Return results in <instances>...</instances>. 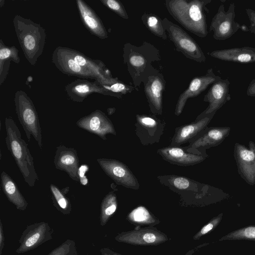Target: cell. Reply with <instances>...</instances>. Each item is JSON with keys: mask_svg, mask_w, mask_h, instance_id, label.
Instances as JSON below:
<instances>
[{"mask_svg": "<svg viewBox=\"0 0 255 255\" xmlns=\"http://www.w3.org/2000/svg\"><path fill=\"white\" fill-rule=\"evenodd\" d=\"M123 57L134 89L137 91L141 84L157 71L152 63L161 60L158 49L147 41H143L138 46L129 42L125 43Z\"/></svg>", "mask_w": 255, "mask_h": 255, "instance_id": "6da1fadb", "label": "cell"}, {"mask_svg": "<svg viewBox=\"0 0 255 255\" xmlns=\"http://www.w3.org/2000/svg\"><path fill=\"white\" fill-rule=\"evenodd\" d=\"M211 0H166L165 6L171 16L186 29L203 38L208 34L206 5Z\"/></svg>", "mask_w": 255, "mask_h": 255, "instance_id": "7a4b0ae2", "label": "cell"}, {"mask_svg": "<svg viewBox=\"0 0 255 255\" xmlns=\"http://www.w3.org/2000/svg\"><path fill=\"white\" fill-rule=\"evenodd\" d=\"M5 141L7 150L13 157L24 181L28 186L33 187L38 180V176L28 144L22 138L20 131L11 117L5 118Z\"/></svg>", "mask_w": 255, "mask_h": 255, "instance_id": "3957f363", "label": "cell"}, {"mask_svg": "<svg viewBox=\"0 0 255 255\" xmlns=\"http://www.w3.org/2000/svg\"><path fill=\"white\" fill-rule=\"evenodd\" d=\"M12 22L24 56L31 65H35L44 50L46 37L45 29L18 14L14 15Z\"/></svg>", "mask_w": 255, "mask_h": 255, "instance_id": "277c9868", "label": "cell"}, {"mask_svg": "<svg viewBox=\"0 0 255 255\" xmlns=\"http://www.w3.org/2000/svg\"><path fill=\"white\" fill-rule=\"evenodd\" d=\"M15 111L19 123L30 141L31 136L42 149V132L36 108L28 95L22 90L17 91L14 98Z\"/></svg>", "mask_w": 255, "mask_h": 255, "instance_id": "5b68a950", "label": "cell"}, {"mask_svg": "<svg viewBox=\"0 0 255 255\" xmlns=\"http://www.w3.org/2000/svg\"><path fill=\"white\" fill-rule=\"evenodd\" d=\"M161 22L169 39L178 52L182 53L186 58L199 63L206 61L201 48L186 31L166 17L163 18Z\"/></svg>", "mask_w": 255, "mask_h": 255, "instance_id": "8992f818", "label": "cell"}, {"mask_svg": "<svg viewBox=\"0 0 255 255\" xmlns=\"http://www.w3.org/2000/svg\"><path fill=\"white\" fill-rule=\"evenodd\" d=\"M236 5L230 4L227 11L223 3L220 4L213 17L209 27L213 32V38L217 40H224L230 38L240 28V24L235 20Z\"/></svg>", "mask_w": 255, "mask_h": 255, "instance_id": "52a82bcc", "label": "cell"}, {"mask_svg": "<svg viewBox=\"0 0 255 255\" xmlns=\"http://www.w3.org/2000/svg\"><path fill=\"white\" fill-rule=\"evenodd\" d=\"M116 241L135 246H157L169 240L168 236L154 226L136 227L134 229L119 233Z\"/></svg>", "mask_w": 255, "mask_h": 255, "instance_id": "ba28073f", "label": "cell"}, {"mask_svg": "<svg viewBox=\"0 0 255 255\" xmlns=\"http://www.w3.org/2000/svg\"><path fill=\"white\" fill-rule=\"evenodd\" d=\"M53 230L45 222L35 223L27 225L18 241L19 246L17 254H23L33 250L52 239Z\"/></svg>", "mask_w": 255, "mask_h": 255, "instance_id": "9c48e42d", "label": "cell"}, {"mask_svg": "<svg viewBox=\"0 0 255 255\" xmlns=\"http://www.w3.org/2000/svg\"><path fill=\"white\" fill-rule=\"evenodd\" d=\"M234 156L238 172L242 178L250 185L255 184V143L252 140L248 147L238 142L235 143Z\"/></svg>", "mask_w": 255, "mask_h": 255, "instance_id": "30bf717a", "label": "cell"}, {"mask_svg": "<svg viewBox=\"0 0 255 255\" xmlns=\"http://www.w3.org/2000/svg\"><path fill=\"white\" fill-rule=\"evenodd\" d=\"M97 161L105 173L117 184L132 189L139 188L137 179L123 162L105 158H97Z\"/></svg>", "mask_w": 255, "mask_h": 255, "instance_id": "8fae6325", "label": "cell"}, {"mask_svg": "<svg viewBox=\"0 0 255 255\" xmlns=\"http://www.w3.org/2000/svg\"><path fill=\"white\" fill-rule=\"evenodd\" d=\"M230 82L229 79H220L213 84L205 94L203 101L209 103L207 108L196 118L198 121L210 115H215L216 112L231 99L229 93Z\"/></svg>", "mask_w": 255, "mask_h": 255, "instance_id": "7c38bea8", "label": "cell"}, {"mask_svg": "<svg viewBox=\"0 0 255 255\" xmlns=\"http://www.w3.org/2000/svg\"><path fill=\"white\" fill-rule=\"evenodd\" d=\"M80 128L95 134L106 140V135H116L114 125L107 115L100 110H96L88 115L82 117L76 122Z\"/></svg>", "mask_w": 255, "mask_h": 255, "instance_id": "4fadbf2b", "label": "cell"}, {"mask_svg": "<svg viewBox=\"0 0 255 255\" xmlns=\"http://www.w3.org/2000/svg\"><path fill=\"white\" fill-rule=\"evenodd\" d=\"M220 79L221 77L216 75L211 68L208 69L204 75L193 78L188 87L180 95L176 105L175 115L179 116L181 114L188 99L198 96L209 85Z\"/></svg>", "mask_w": 255, "mask_h": 255, "instance_id": "5bb4252c", "label": "cell"}, {"mask_svg": "<svg viewBox=\"0 0 255 255\" xmlns=\"http://www.w3.org/2000/svg\"><path fill=\"white\" fill-rule=\"evenodd\" d=\"M136 133L144 145L158 142L165 124L155 116L136 115Z\"/></svg>", "mask_w": 255, "mask_h": 255, "instance_id": "9a60e30c", "label": "cell"}, {"mask_svg": "<svg viewBox=\"0 0 255 255\" xmlns=\"http://www.w3.org/2000/svg\"><path fill=\"white\" fill-rule=\"evenodd\" d=\"M65 90L68 97L74 102L81 103L92 93H98L105 96L115 97L119 99L120 96L110 92L103 88L98 80L89 81L87 79H77L66 85Z\"/></svg>", "mask_w": 255, "mask_h": 255, "instance_id": "2e32d148", "label": "cell"}, {"mask_svg": "<svg viewBox=\"0 0 255 255\" xmlns=\"http://www.w3.org/2000/svg\"><path fill=\"white\" fill-rule=\"evenodd\" d=\"M143 84L151 112L154 114L161 115L162 95L166 87V81L163 74L157 70L149 76Z\"/></svg>", "mask_w": 255, "mask_h": 255, "instance_id": "e0dca14e", "label": "cell"}, {"mask_svg": "<svg viewBox=\"0 0 255 255\" xmlns=\"http://www.w3.org/2000/svg\"><path fill=\"white\" fill-rule=\"evenodd\" d=\"M52 62L62 73L82 79H91L99 81L98 77L93 72L84 69L66 54L62 46H58L53 52Z\"/></svg>", "mask_w": 255, "mask_h": 255, "instance_id": "ac0fdd59", "label": "cell"}, {"mask_svg": "<svg viewBox=\"0 0 255 255\" xmlns=\"http://www.w3.org/2000/svg\"><path fill=\"white\" fill-rule=\"evenodd\" d=\"M54 164L57 169L66 172L74 181H80L79 159L76 150L64 145L56 147Z\"/></svg>", "mask_w": 255, "mask_h": 255, "instance_id": "d6986e66", "label": "cell"}, {"mask_svg": "<svg viewBox=\"0 0 255 255\" xmlns=\"http://www.w3.org/2000/svg\"><path fill=\"white\" fill-rule=\"evenodd\" d=\"M230 131L231 128L229 127H207L189 147L206 153V149L221 144L229 136Z\"/></svg>", "mask_w": 255, "mask_h": 255, "instance_id": "ffe728a7", "label": "cell"}, {"mask_svg": "<svg viewBox=\"0 0 255 255\" xmlns=\"http://www.w3.org/2000/svg\"><path fill=\"white\" fill-rule=\"evenodd\" d=\"M76 2L81 21L87 29L101 39L107 38V31L95 11L82 0H77Z\"/></svg>", "mask_w": 255, "mask_h": 255, "instance_id": "44dd1931", "label": "cell"}, {"mask_svg": "<svg viewBox=\"0 0 255 255\" xmlns=\"http://www.w3.org/2000/svg\"><path fill=\"white\" fill-rule=\"evenodd\" d=\"M158 153L165 160L180 166H190L201 162L208 156L206 154L190 153L176 146L159 149Z\"/></svg>", "mask_w": 255, "mask_h": 255, "instance_id": "7402d4cb", "label": "cell"}, {"mask_svg": "<svg viewBox=\"0 0 255 255\" xmlns=\"http://www.w3.org/2000/svg\"><path fill=\"white\" fill-rule=\"evenodd\" d=\"M208 54L225 61L243 63L255 62V48L249 46L216 50L208 52Z\"/></svg>", "mask_w": 255, "mask_h": 255, "instance_id": "603a6c76", "label": "cell"}, {"mask_svg": "<svg viewBox=\"0 0 255 255\" xmlns=\"http://www.w3.org/2000/svg\"><path fill=\"white\" fill-rule=\"evenodd\" d=\"M214 115H210L198 121H195L190 124L177 128L171 145H180L197 136L207 127Z\"/></svg>", "mask_w": 255, "mask_h": 255, "instance_id": "cb8c5ba5", "label": "cell"}, {"mask_svg": "<svg viewBox=\"0 0 255 255\" xmlns=\"http://www.w3.org/2000/svg\"><path fill=\"white\" fill-rule=\"evenodd\" d=\"M1 187L9 201L17 209L24 211L28 206V203L20 192L16 183L4 171L0 174Z\"/></svg>", "mask_w": 255, "mask_h": 255, "instance_id": "d4e9b609", "label": "cell"}, {"mask_svg": "<svg viewBox=\"0 0 255 255\" xmlns=\"http://www.w3.org/2000/svg\"><path fill=\"white\" fill-rule=\"evenodd\" d=\"M19 64L20 61L18 50L13 45H5L0 39V85L4 82L9 71L10 61Z\"/></svg>", "mask_w": 255, "mask_h": 255, "instance_id": "484cf974", "label": "cell"}, {"mask_svg": "<svg viewBox=\"0 0 255 255\" xmlns=\"http://www.w3.org/2000/svg\"><path fill=\"white\" fill-rule=\"evenodd\" d=\"M126 219L136 227L154 226L160 223L157 218L142 206L137 207L131 211L128 214Z\"/></svg>", "mask_w": 255, "mask_h": 255, "instance_id": "4316f807", "label": "cell"}, {"mask_svg": "<svg viewBox=\"0 0 255 255\" xmlns=\"http://www.w3.org/2000/svg\"><path fill=\"white\" fill-rule=\"evenodd\" d=\"M50 190L51 199L54 206L61 213L65 215H69L72 211V206L70 200L66 196L69 191V187L60 189L56 185L50 184Z\"/></svg>", "mask_w": 255, "mask_h": 255, "instance_id": "83f0119b", "label": "cell"}, {"mask_svg": "<svg viewBox=\"0 0 255 255\" xmlns=\"http://www.w3.org/2000/svg\"><path fill=\"white\" fill-rule=\"evenodd\" d=\"M118 208L116 194L114 191L109 192L102 200L100 206V222L105 226L116 212Z\"/></svg>", "mask_w": 255, "mask_h": 255, "instance_id": "f1b7e54d", "label": "cell"}, {"mask_svg": "<svg viewBox=\"0 0 255 255\" xmlns=\"http://www.w3.org/2000/svg\"><path fill=\"white\" fill-rule=\"evenodd\" d=\"M141 19L143 24L151 33L163 40L167 39V36L162 24V19L158 15L144 12L141 15Z\"/></svg>", "mask_w": 255, "mask_h": 255, "instance_id": "f546056e", "label": "cell"}, {"mask_svg": "<svg viewBox=\"0 0 255 255\" xmlns=\"http://www.w3.org/2000/svg\"><path fill=\"white\" fill-rule=\"evenodd\" d=\"M235 240L255 241V226H247L232 231L219 240L220 241Z\"/></svg>", "mask_w": 255, "mask_h": 255, "instance_id": "4dcf8cb0", "label": "cell"}, {"mask_svg": "<svg viewBox=\"0 0 255 255\" xmlns=\"http://www.w3.org/2000/svg\"><path fill=\"white\" fill-rule=\"evenodd\" d=\"M102 86L105 90L122 97L123 95L131 93L134 89L133 86L127 85L119 80L111 84Z\"/></svg>", "mask_w": 255, "mask_h": 255, "instance_id": "1f68e13d", "label": "cell"}, {"mask_svg": "<svg viewBox=\"0 0 255 255\" xmlns=\"http://www.w3.org/2000/svg\"><path fill=\"white\" fill-rule=\"evenodd\" d=\"M106 7L113 11L122 18L128 19L129 16L123 4L118 0H100Z\"/></svg>", "mask_w": 255, "mask_h": 255, "instance_id": "d6a6232c", "label": "cell"}, {"mask_svg": "<svg viewBox=\"0 0 255 255\" xmlns=\"http://www.w3.org/2000/svg\"><path fill=\"white\" fill-rule=\"evenodd\" d=\"M223 214L222 213L212 218L204 225L193 237L194 240H199L202 237L214 230L221 222Z\"/></svg>", "mask_w": 255, "mask_h": 255, "instance_id": "836d02e7", "label": "cell"}, {"mask_svg": "<svg viewBox=\"0 0 255 255\" xmlns=\"http://www.w3.org/2000/svg\"><path fill=\"white\" fill-rule=\"evenodd\" d=\"M76 250L77 249L75 242L72 240L67 239L47 255H68Z\"/></svg>", "mask_w": 255, "mask_h": 255, "instance_id": "e575fe53", "label": "cell"}, {"mask_svg": "<svg viewBox=\"0 0 255 255\" xmlns=\"http://www.w3.org/2000/svg\"><path fill=\"white\" fill-rule=\"evenodd\" d=\"M246 11L250 21V30L255 34V10L248 8L246 9Z\"/></svg>", "mask_w": 255, "mask_h": 255, "instance_id": "d590c367", "label": "cell"}, {"mask_svg": "<svg viewBox=\"0 0 255 255\" xmlns=\"http://www.w3.org/2000/svg\"><path fill=\"white\" fill-rule=\"evenodd\" d=\"M247 94L248 96L255 97V78L250 82L248 86Z\"/></svg>", "mask_w": 255, "mask_h": 255, "instance_id": "8d00e7d4", "label": "cell"}, {"mask_svg": "<svg viewBox=\"0 0 255 255\" xmlns=\"http://www.w3.org/2000/svg\"><path fill=\"white\" fill-rule=\"evenodd\" d=\"M4 246V236L2 224L0 220V255H2V250Z\"/></svg>", "mask_w": 255, "mask_h": 255, "instance_id": "74e56055", "label": "cell"}, {"mask_svg": "<svg viewBox=\"0 0 255 255\" xmlns=\"http://www.w3.org/2000/svg\"><path fill=\"white\" fill-rule=\"evenodd\" d=\"M100 252L101 255H124L117 253L108 248H102L100 249Z\"/></svg>", "mask_w": 255, "mask_h": 255, "instance_id": "f35d334b", "label": "cell"}, {"mask_svg": "<svg viewBox=\"0 0 255 255\" xmlns=\"http://www.w3.org/2000/svg\"><path fill=\"white\" fill-rule=\"evenodd\" d=\"M115 110L116 109L114 108H109L107 109V112H108V113L109 115H111L112 114H113L115 111Z\"/></svg>", "mask_w": 255, "mask_h": 255, "instance_id": "ab89813d", "label": "cell"}, {"mask_svg": "<svg viewBox=\"0 0 255 255\" xmlns=\"http://www.w3.org/2000/svg\"><path fill=\"white\" fill-rule=\"evenodd\" d=\"M68 255H78L77 250L74 251Z\"/></svg>", "mask_w": 255, "mask_h": 255, "instance_id": "60d3db41", "label": "cell"}, {"mask_svg": "<svg viewBox=\"0 0 255 255\" xmlns=\"http://www.w3.org/2000/svg\"><path fill=\"white\" fill-rule=\"evenodd\" d=\"M4 3V0H0V7H2Z\"/></svg>", "mask_w": 255, "mask_h": 255, "instance_id": "b9f144b4", "label": "cell"}, {"mask_svg": "<svg viewBox=\"0 0 255 255\" xmlns=\"http://www.w3.org/2000/svg\"></svg>", "mask_w": 255, "mask_h": 255, "instance_id": "7bdbcfd3", "label": "cell"}]
</instances>
